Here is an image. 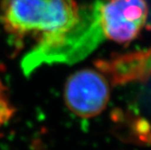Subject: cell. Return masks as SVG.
I'll list each match as a JSON object with an SVG mask.
<instances>
[{"instance_id": "6da1fadb", "label": "cell", "mask_w": 151, "mask_h": 150, "mask_svg": "<svg viewBox=\"0 0 151 150\" xmlns=\"http://www.w3.org/2000/svg\"><path fill=\"white\" fill-rule=\"evenodd\" d=\"M101 2L95 0L80 7L79 18L70 29L38 38L22 60L24 74L30 75L44 64H73L91 53L106 39L100 20Z\"/></svg>"}, {"instance_id": "7a4b0ae2", "label": "cell", "mask_w": 151, "mask_h": 150, "mask_svg": "<svg viewBox=\"0 0 151 150\" xmlns=\"http://www.w3.org/2000/svg\"><path fill=\"white\" fill-rule=\"evenodd\" d=\"M76 0H2L0 17L6 30L17 38L57 34L79 18Z\"/></svg>"}, {"instance_id": "3957f363", "label": "cell", "mask_w": 151, "mask_h": 150, "mask_svg": "<svg viewBox=\"0 0 151 150\" xmlns=\"http://www.w3.org/2000/svg\"><path fill=\"white\" fill-rule=\"evenodd\" d=\"M111 89L106 77L93 69L77 71L68 78L64 99L68 108L77 117L91 118L107 107Z\"/></svg>"}, {"instance_id": "277c9868", "label": "cell", "mask_w": 151, "mask_h": 150, "mask_svg": "<svg viewBox=\"0 0 151 150\" xmlns=\"http://www.w3.org/2000/svg\"><path fill=\"white\" fill-rule=\"evenodd\" d=\"M147 12L145 0H101L100 20L105 38L119 44L134 40L143 28Z\"/></svg>"}, {"instance_id": "5b68a950", "label": "cell", "mask_w": 151, "mask_h": 150, "mask_svg": "<svg viewBox=\"0 0 151 150\" xmlns=\"http://www.w3.org/2000/svg\"><path fill=\"white\" fill-rule=\"evenodd\" d=\"M100 68L117 83L143 79L151 73V48L103 61Z\"/></svg>"}, {"instance_id": "8992f818", "label": "cell", "mask_w": 151, "mask_h": 150, "mask_svg": "<svg viewBox=\"0 0 151 150\" xmlns=\"http://www.w3.org/2000/svg\"><path fill=\"white\" fill-rule=\"evenodd\" d=\"M16 113V108L14 107L6 95H0V126L6 124Z\"/></svg>"}, {"instance_id": "52a82bcc", "label": "cell", "mask_w": 151, "mask_h": 150, "mask_svg": "<svg viewBox=\"0 0 151 150\" xmlns=\"http://www.w3.org/2000/svg\"><path fill=\"white\" fill-rule=\"evenodd\" d=\"M5 90H6V87L4 86V84H3V83H2L1 79H0V95H3Z\"/></svg>"}]
</instances>
